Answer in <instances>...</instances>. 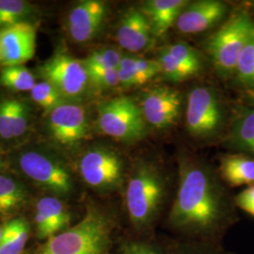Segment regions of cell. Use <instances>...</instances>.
<instances>
[{
  "instance_id": "cell-1",
  "label": "cell",
  "mask_w": 254,
  "mask_h": 254,
  "mask_svg": "<svg viewBox=\"0 0 254 254\" xmlns=\"http://www.w3.org/2000/svg\"><path fill=\"white\" fill-rule=\"evenodd\" d=\"M178 188L169 214L173 230L197 238H215L236 222V204L204 162L183 155Z\"/></svg>"
},
{
  "instance_id": "cell-2",
  "label": "cell",
  "mask_w": 254,
  "mask_h": 254,
  "mask_svg": "<svg viewBox=\"0 0 254 254\" xmlns=\"http://www.w3.org/2000/svg\"><path fill=\"white\" fill-rule=\"evenodd\" d=\"M166 181L156 164L136 160L126 190L128 218L136 231L145 232L154 224L163 206Z\"/></svg>"
},
{
  "instance_id": "cell-3",
  "label": "cell",
  "mask_w": 254,
  "mask_h": 254,
  "mask_svg": "<svg viewBox=\"0 0 254 254\" xmlns=\"http://www.w3.org/2000/svg\"><path fill=\"white\" fill-rule=\"evenodd\" d=\"M112 231L111 218L91 206L77 224L47 239L37 254H110Z\"/></svg>"
},
{
  "instance_id": "cell-4",
  "label": "cell",
  "mask_w": 254,
  "mask_h": 254,
  "mask_svg": "<svg viewBox=\"0 0 254 254\" xmlns=\"http://www.w3.org/2000/svg\"><path fill=\"white\" fill-rule=\"evenodd\" d=\"M254 34V18L241 10L233 14L209 39L206 50L218 76L223 79L234 77L238 60Z\"/></svg>"
},
{
  "instance_id": "cell-5",
  "label": "cell",
  "mask_w": 254,
  "mask_h": 254,
  "mask_svg": "<svg viewBox=\"0 0 254 254\" xmlns=\"http://www.w3.org/2000/svg\"><path fill=\"white\" fill-rule=\"evenodd\" d=\"M139 105L129 96L104 101L98 107V127L108 136L126 143L142 140L148 132Z\"/></svg>"
},
{
  "instance_id": "cell-6",
  "label": "cell",
  "mask_w": 254,
  "mask_h": 254,
  "mask_svg": "<svg viewBox=\"0 0 254 254\" xmlns=\"http://www.w3.org/2000/svg\"><path fill=\"white\" fill-rule=\"evenodd\" d=\"M224 126V109L214 89L197 87L189 94L186 127L191 136L211 138L218 136Z\"/></svg>"
},
{
  "instance_id": "cell-7",
  "label": "cell",
  "mask_w": 254,
  "mask_h": 254,
  "mask_svg": "<svg viewBox=\"0 0 254 254\" xmlns=\"http://www.w3.org/2000/svg\"><path fill=\"white\" fill-rule=\"evenodd\" d=\"M39 73L44 81L51 84L65 100L80 99L90 84L83 61L60 52L40 66Z\"/></svg>"
},
{
  "instance_id": "cell-8",
  "label": "cell",
  "mask_w": 254,
  "mask_h": 254,
  "mask_svg": "<svg viewBox=\"0 0 254 254\" xmlns=\"http://www.w3.org/2000/svg\"><path fill=\"white\" fill-rule=\"evenodd\" d=\"M83 180L99 190H113L124 182L125 164L115 151L95 147L87 151L79 161Z\"/></svg>"
},
{
  "instance_id": "cell-9",
  "label": "cell",
  "mask_w": 254,
  "mask_h": 254,
  "mask_svg": "<svg viewBox=\"0 0 254 254\" xmlns=\"http://www.w3.org/2000/svg\"><path fill=\"white\" fill-rule=\"evenodd\" d=\"M138 105L146 123L156 129H168L180 119L181 94L172 88L158 86L147 90L141 94Z\"/></svg>"
},
{
  "instance_id": "cell-10",
  "label": "cell",
  "mask_w": 254,
  "mask_h": 254,
  "mask_svg": "<svg viewBox=\"0 0 254 254\" xmlns=\"http://www.w3.org/2000/svg\"><path fill=\"white\" fill-rule=\"evenodd\" d=\"M22 172L46 190L67 195L73 188L71 175L61 164L38 152H27L19 158Z\"/></svg>"
},
{
  "instance_id": "cell-11",
  "label": "cell",
  "mask_w": 254,
  "mask_h": 254,
  "mask_svg": "<svg viewBox=\"0 0 254 254\" xmlns=\"http://www.w3.org/2000/svg\"><path fill=\"white\" fill-rule=\"evenodd\" d=\"M37 30L28 22L0 28V66H18L30 61L36 50Z\"/></svg>"
},
{
  "instance_id": "cell-12",
  "label": "cell",
  "mask_w": 254,
  "mask_h": 254,
  "mask_svg": "<svg viewBox=\"0 0 254 254\" xmlns=\"http://www.w3.org/2000/svg\"><path fill=\"white\" fill-rule=\"evenodd\" d=\"M48 126L53 137L63 145H76L89 133L86 110L81 106L69 102L50 111Z\"/></svg>"
},
{
  "instance_id": "cell-13",
  "label": "cell",
  "mask_w": 254,
  "mask_h": 254,
  "mask_svg": "<svg viewBox=\"0 0 254 254\" xmlns=\"http://www.w3.org/2000/svg\"><path fill=\"white\" fill-rule=\"evenodd\" d=\"M227 4L218 0H200L187 5L176 21L177 29L184 34H196L215 27L226 16Z\"/></svg>"
},
{
  "instance_id": "cell-14",
  "label": "cell",
  "mask_w": 254,
  "mask_h": 254,
  "mask_svg": "<svg viewBox=\"0 0 254 254\" xmlns=\"http://www.w3.org/2000/svg\"><path fill=\"white\" fill-rule=\"evenodd\" d=\"M107 15V4L85 0L74 6L68 17L69 34L75 43H87L96 36Z\"/></svg>"
},
{
  "instance_id": "cell-15",
  "label": "cell",
  "mask_w": 254,
  "mask_h": 254,
  "mask_svg": "<svg viewBox=\"0 0 254 254\" xmlns=\"http://www.w3.org/2000/svg\"><path fill=\"white\" fill-rule=\"evenodd\" d=\"M116 38L120 46L132 53L150 48L156 39L145 14L136 8H130L123 14Z\"/></svg>"
},
{
  "instance_id": "cell-16",
  "label": "cell",
  "mask_w": 254,
  "mask_h": 254,
  "mask_svg": "<svg viewBox=\"0 0 254 254\" xmlns=\"http://www.w3.org/2000/svg\"><path fill=\"white\" fill-rule=\"evenodd\" d=\"M36 209L35 224L40 239H49L69 228L71 216L62 200L45 197L38 201Z\"/></svg>"
},
{
  "instance_id": "cell-17",
  "label": "cell",
  "mask_w": 254,
  "mask_h": 254,
  "mask_svg": "<svg viewBox=\"0 0 254 254\" xmlns=\"http://www.w3.org/2000/svg\"><path fill=\"white\" fill-rule=\"evenodd\" d=\"M228 149L254 157V107H241L236 111L225 137Z\"/></svg>"
},
{
  "instance_id": "cell-18",
  "label": "cell",
  "mask_w": 254,
  "mask_h": 254,
  "mask_svg": "<svg viewBox=\"0 0 254 254\" xmlns=\"http://www.w3.org/2000/svg\"><path fill=\"white\" fill-rule=\"evenodd\" d=\"M188 4L186 0H148L140 9L148 19L154 37L160 38L176 23Z\"/></svg>"
},
{
  "instance_id": "cell-19",
  "label": "cell",
  "mask_w": 254,
  "mask_h": 254,
  "mask_svg": "<svg viewBox=\"0 0 254 254\" xmlns=\"http://www.w3.org/2000/svg\"><path fill=\"white\" fill-rule=\"evenodd\" d=\"M221 178L231 187L254 185V157L249 154H229L220 159Z\"/></svg>"
},
{
  "instance_id": "cell-20",
  "label": "cell",
  "mask_w": 254,
  "mask_h": 254,
  "mask_svg": "<svg viewBox=\"0 0 254 254\" xmlns=\"http://www.w3.org/2000/svg\"><path fill=\"white\" fill-rule=\"evenodd\" d=\"M28 239V225L23 218L9 220L3 227L0 254H23Z\"/></svg>"
},
{
  "instance_id": "cell-21",
  "label": "cell",
  "mask_w": 254,
  "mask_h": 254,
  "mask_svg": "<svg viewBox=\"0 0 254 254\" xmlns=\"http://www.w3.org/2000/svg\"><path fill=\"white\" fill-rule=\"evenodd\" d=\"M26 199L21 185L9 176L0 174V214L6 215L19 208Z\"/></svg>"
},
{
  "instance_id": "cell-22",
  "label": "cell",
  "mask_w": 254,
  "mask_h": 254,
  "mask_svg": "<svg viewBox=\"0 0 254 254\" xmlns=\"http://www.w3.org/2000/svg\"><path fill=\"white\" fill-rule=\"evenodd\" d=\"M0 84L12 91H31L35 86V77L23 65L2 68L0 73Z\"/></svg>"
},
{
  "instance_id": "cell-23",
  "label": "cell",
  "mask_w": 254,
  "mask_h": 254,
  "mask_svg": "<svg viewBox=\"0 0 254 254\" xmlns=\"http://www.w3.org/2000/svg\"><path fill=\"white\" fill-rule=\"evenodd\" d=\"M233 78L237 86L247 91L254 88V34L241 53Z\"/></svg>"
},
{
  "instance_id": "cell-24",
  "label": "cell",
  "mask_w": 254,
  "mask_h": 254,
  "mask_svg": "<svg viewBox=\"0 0 254 254\" xmlns=\"http://www.w3.org/2000/svg\"><path fill=\"white\" fill-rule=\"evenodd\" d=\"M32 12L33 7L27 1L0 0V28L24 22Z\"/></svg>"
},
{
  "instance_id": "cell-25",
  "label": "cell",
  "mask_w": 254,
  "mask_h": 254,
  "mask_svg": "<svg viewBox=\"0 0 254 254\" xmlns=\"http://www.w3.org/2000/svg\"><path fill=\"white\" fill-rule=\"evenodd\" d=\"M160 66V73L164 77L172 82H183L195 75L189 68L175 60L172 55L163 48L156 60Z\"/></svg>"
},
{
  "instance_id": "cell-26",
  "label": "cell",
  "mask_w": 254,
  "mask_h": 254,
  "mask_svg": "<svg viewBox=\"0 0 254 254\" xmlns=\"http://www.w3.org/2000/svg\"><path fill=\"white\" fill-rule=\"evenodd\" d=\"M165 50L175 60L189 68L192 73L197 74L201 69L200 56L192 46L185 43H176L166 46Z\"/></svg>"
},
{
  "instance_id": "cell-27",
  "label": "cell",
  "mask_w": 254,
  "mask_h": 254,
  "mask_svg": "<svg viewBox=\"0 0 254 254\" xmlns=\"http://www.w3.org/2000/svg\"><path fill=\"white\" fill-rule=\"evenodd\" d=\"M119 69L139 73L149 81L160 73V66L156 60H148L129 55L123 56Z\"/></svg>"
},
{
  "instance_id": "cell-28",
  "label": "cell",
  "mask_w": 254,
  "mask_h": 254,
  "mask_svg": "<svg viewBox=\"0 0 254 254\" xmlns=\"http://www.w3.org/2000/svg\"><path fill=\"white\" fill-rule=\"evenodd\" d=\"M31 97L35 103L42 108L49 111L53 110L58 106L66 102L60 92L48 82L42 81L36 83L30 91Z\"/></svg>"
},
{
  "instance_id": "cell-29",
  "label": "cell",
  "mask_w": 254,
  "mask_h": 254,
  "mask_svg": "<svg viewBox=\"0 0 254 254\" xmlns=\"http://www.w3.org/2000/svg\"><path fill=\"white\" fill-rule=\"evenodd\" d=\"M123 55L114 48H102L92 52L83 61L86 68L119 69Z\"/></svg>"
},
{
  "instance_id": "cell-30",
  "label": "cell",
  "mask_w": 254,
  "mask_h": 254,
  "mask_svg": "<svg viewBox=\"0 0 254 254\" xmlns=\"http://www.w3.org/2000/svg\"><path fill=\"white\" fill-rule=\"evenodd\" d=\"M89 80L98 90L113 89L120 85L119 69H98L87 68Z\"/></svg>"
},
{
  "instance_id": "cell-31",
  "label": "cell",
  "mask_w": 254,
  "mask_h": 254,
  "mask_svg": "<svg viewBox=\"0 0 254 254\" xmlns=\"http://www.w3.org/2000/svg\"><path fill=\"white\" fill-rule=\"evenodd\" d=\"M0 136L8 140L14 137L12 129V99L0 102Z\"/></svg>"
},
{
  "instance_id": "cell-32",
  "label": "cell",
  "mask_w": 254,
  "mask_h": 254,
  "mask_svg": "<svg viewBox=\"0 0 254 254\" xmlns=\"http://www.w3.org/2000/svg\"><path fill=\"white\" fill-rule=\"evenodd\" d=\"M27 106L15 99H12V129L14 137L23 136L27 127Z\"/></svg>"
},
{
  "instance_id": "cell-33",
  "label": "cell",
  "mask_w": 254,
  "mask_h": 254,
  "mask_svg": "<svg viewBox=\"0 0 254 254\" xmlns=\"http://www.w3.org/2000/svg\"><path fill=\"white\" fill-rule=\"evenodd\" d=\"M121 254H162L155 247L145 241H129L124 244Z\"/></svg>"
},
{
  "instance_id": "cell-34",
  "label": "cell",
  "mask_w": 254,
  "mask_h": 254,
  "mask_svg": "<svg viewBox=\"0 0 254 254\" xmlns=\"http://www.w3.org/2000/svg\"><path fill=\"white\" fill-rule=\"evenodd\" d=\"M236 207L254 217V185L247 187L235 198Z\"/></svg>"
},
{
  "instance_id": "cell-35",
  "label": "cell",
  "mask_w": 254,
  "mask_h": 254,
  "mask_svg": "<svg viewBox=\"0 0 254 254\" xmlns=\"http://www.w3.org/2000/svg\"><path fill=\"white\" fill-rule=\"evenodd\" d=\"M119 80L120 85L125 88L138 87L149 81L143 75L139 73L119 69Z\"/></svg>"
},
{
  "instance_id": "cell-36",
  "label": "cell",
  "mask_w": 254,
  "mask_h": 254,
  "mask_svg": "<svg viewBox=\"0 0 254 254\" xmlns=\"http://www.w3.org/2000/svg\"><path fill=\"white\" fill-rule=\"evenodd\" d=\"M179 254H222L218 251H212L203 247H190L180 251Z\"/></svg>"
},
{
  "instance_id": "cell-37",
  "label": "cell",
  "mask_w": 254,
  "mask_h": 254,
  "mask_svg": "<svg viewBox=\"0 0 254 254\" xmlns=\"http://www.w3.org/2000/svg\"><path fill=\"white\" fill-rule=\"evenodd\" d=\"M247 97H248V101L250 103V106L254 107V88L252 90L247 91Z\"/></svg>"
},
{
  "instance_id": "cell-38",
  "label": "cell",
  "mask_w": 254,
  "mask_h": 254,
  "mask_svg": "<svg viewBox=\"0 0 254 254\" xmlns=\"http://www.w3.org/2000/svg\"><path fill=\"white\" fill-rule=\"evenodd\" d=\"M2 234H3V227L0 226V241H1V238H2Z\"/></svg>"
},
{
  "instance_id": "cell-39",
  "label": "cell",
  "mask_w": 254,
  "mask_h": 254,
  "mask_svg": "<svg viewBox=\"0 0 254 254\" xmlns=\"http://www.w3.org/2000/svg\"><path fill=\"white\" fill-rule=\"evenodd\" d=\"M2 166V153H1V149H0V167Z\"/></svg>"
},
{
  "instance_id": "cell-40",
  "label": "cell",
  "mask_w": 254,
  "mask_h": 254,
  "mask_svg": "<svg viewBox=\"0 0 254 254\" xmlns=\"http://www.w3.org/2000/svg\"></svg>"
}]
</instances>
